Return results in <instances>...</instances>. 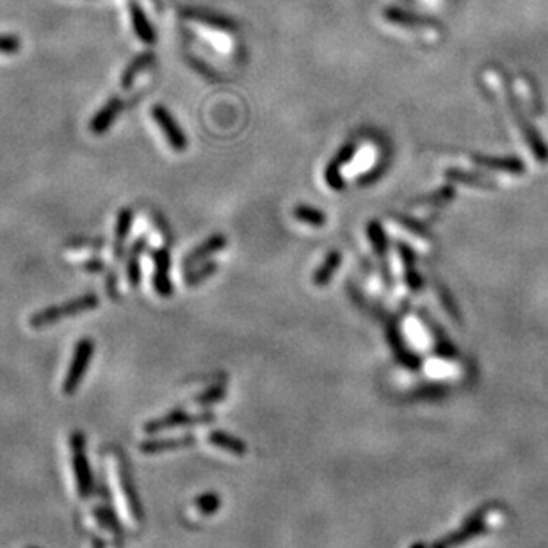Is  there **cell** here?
<instances>
[{
    "label": "cell",
    "instance_id": "1",
    "mask_svg": "<svg viewBox=\"0 0 548 548\" xmlns=\"http://www.w3.org/2000/svg\"><path fill=\"white\" fill-rule=\"evenodd\" d=\"M98 303H100L98 296H94V294H86V296L72 299L65 304L48 306V308L41 310V312H36L34 315L30 317V326H32V328H45V326L56 324V322L63 321V319L75 317L78 313L96 308Z\"/></svg>",
    "mask_w": 548,
    "mask_h": 548
},
{
    "label": "cell",
    "instance_id": "2",
    "mask_svg": "<svg viewBox=\"0 0 548 548\" xmlns=\"http://www.w3.org/2000/svg\"><path fill=\"white\" fill-rule=\"evenodd\" d=\"M505 98H507V105H509L511 109V114H513L514 121H516V125L520 127V132H522L523 139L527 141V145H529L532 154L536 155V159L543 164L548 162V146L545 145L543 137L538 134L534 125L525 118L522 105H520V102L513 94V91L505 89Z\"/></svg>",
    "mask_w": 548,
    "mask_h": 548
},
{
    "label": "cell",
    "instance_id": "3",
    "mask_svg": "<svg viewBox=\"0 0 548 548\" xmlns=\"http://www.w3.org/2000/svg\"><path fill=\"white\" fill-rule=\"evenodd\" d=\"M93 355H94V342L91 339H82L81 342L75 346L72 363H70L68 374H66L65 383H63V392H65L66 395H73L78 390L82 379L86 376V370L87 367H89Z\"/></svg>",
    "mask_w": 548,
    "mask_h": 548
},
{
    "label": "cell",
    "instance_id": "4",
    "mask_svg": "<svg viewBox=\"0 0 548 548\" xmlns=\"http://www.w3.org/2000/svg\"><path fill=\"white\" fill-rule=\"evenodd\" d=\"M86 447V438L82 433L72 434V456H73V472H75V479H77L78 495L82 498H87L93 493V474H91V465L84 452Z\"/></svg>",
    "mask_w": 548,
    "mask_h": 548
},
{
    "label": "cell",
    "instance_id": "5",
    "mask_svg": "<svg viewBox=\"0 0 548 548\" xmlns=\"http://www.w3.org/2000/svg\"><path fill=\"white\" fill-rule=\"evenodd\" d=\"M151 116H154V120L157 121V125H159L160 130L164 132V136H166L167 143L171 145L173 150L184 151L187 148V139H185L184 132L180 130V127H178V123H176L175 118L171 116V112L167 111L166 107H162V105H154Z\"/></svg>",
    "mask_w": 548,
    "mask_h": 548
},
{
    "label": "cell",
    "instance_id": "6",
    "mask_svg": "<svg viewBox=\"0 0 548 548\" xmlns=\"http://www.w3.org/2000/svg\"><path fill=\"white\" fill-rule=\"evenodd\" d=\"M123 107H125L123 98H120V96H112V98L109 100V102L96 112V114H94L93 120H91L89 123L91 132L96 134V136H102V134L107 132V130L111 129V125L116 121V118H118L120 112L123 111Z\"/></svg>",
    "mask_w": 548,
    "mask_h": 548
},
{
    "label": "cell",
    "instance_id": "7",
    "mask_svg": "<svg viewBox=\"0 0 548 548\" xmlns=\"http://www.w3.org/2000/svg\"><path fill=\"white\" fill-rule=\"evenodd\" d=\"M155 262V274H154V285L157 294L167 297L171 296L173 285L169 280V251L167 249H159L154 253Z\"/></svg>",
    "mask_w": 548,
    "mask_h": 548
},
{
    "label": "cell",
    "instance_id": "8",
    "mask_svg": "<svg viewBox=\"0 0 548 548\" xmlns=\"http://www.w3.org/2000/svg\"><path fill=\"white\" fill-rule=\"evenodd\" d=\"M472 162L479 164L483 167H489V169H498V171H507L520 175L525 171L522 160L518 157H486V155H474Z\"/></svg>",
    "mask_w": 548,
    "mask_h": 548
},
{
    "label": "cell",
    "instance_id": "9",
    "mask_svg": "<svg viewBox=\"0 0 548 548\" xmlns=\"http://www.w3.org/2000/svg\"><path fill=\"white\" fill-rule=\"evenodd\" d=\"M356 154V146L352 145H346L342 148V150L339 151V155L335 157L333 160H331V164L328 166V169H326V180H328V184H330L331 189H337V191H342L344 189V180L340 178V166H344V164H347L349 160L352 159V155Z\"/></svg>",
    "mask_w": 548,
    "mask_h": 548
},
{
    "label": "cell",
    "instance_id": "10",
    "mask_svg": "<svg viewBox=\"0 0 548 548\" xmlns=\"http://www.w3.org/2000/svg\"><path fill=\"white\" fill-rule=\"evenodd\" d=\"M130 17H132V23H134V30H136L137 38L141 39L143 43L146 45H154L157 36H155V30L151 27L150 20L145 14V11L141 9V6L137 2H130Z\"/></svg>",
    "mask_w": 548,
    "mask_h": 548
},
{
    "label": "cell",
    "instance_id": "11",
    "mask_svg": "<svg viewBox=\"0 0 548 548\" xmlns=\"http://www.w3.org/2000/svg\"><path fill=\"white\" fill-rule=\"evenodd\" d=\"M224 244H226V239H224V235L210 237V239L205 240L203 244L198 246L193 253H189L187 258H185V262H184L185 269L196 266L198 262H203L205 258H209L210 255H214V253L221 251V249L224 248Z\"/></svg>",
    "mask_w": 548,
    "mask_h": 548
},
{
    "label": "cell",
    "instance_id": "12",
    "mask_svg": "<svg viewBox=\"0 0 548 548\" xmlns=\"http://www.w3.org/2000/svg\"><path fill=\"white\" fill-rule=\"evenodd\" d=\"M154 59L155 54H151V52H145L141 56L134 57V59L129 63V66L125 68L123 75H121V87H123V89H130V87L134 86V82H136L137 75H139L145 68H148V66L154 63Z\"/></svg>",
    "mask_w": 548,
    "mask_h": 548
},
{
    "label": "cell",
    "instance_id": "13",
    "mask_svg": "<svg viewBox=\"0 0 548 548\" xmlns=\"http://www.w3.org/2000/svg\"><path fill=\"white\" fill-rule=\"evenodd\" d=\"M134 214L130 209H123L118 214V221H116V230H114V255L120 257L121 249H123L125 239L129 237L130 226H132Z\"/></svg>",
    "mask_w": 548,
    "mask_h": 548
},
{
    "label": "cell",
    "instance_id": "14",
    "mask_svg": "<svg viewBox=\"0 0 548 548\" xmlns=\"http://www.w3.org/2000/svg\"><path fill=\"white\" fill-rule=\"evenodd\" d=\"M196 420H203V419H194L191 415H185L182 411H173L167 417L159 420H154V422H148L145 425L146 433H155V431H160V429H167L173 428V425H182V424H189V422H196Z\"/></svg>",
    "mask_w": 548,
    "mask_h": 548
},
{
    "label": "cell",
    "instance_id": "15",
    "mask_svg": "<svg viewBox=\"0 0 548 548\" xmlns=\"http://www.w3.org/2000/svg\"><path fill=\"white\" fill-rule=\"evenodd\" d=\"M146 246V240L139 239L136 244L132 246V251L129 255V262H127V274H129V282L132 285V288H136L141 282V267H139V257H141L143 249Z\"/></svg>",
    "mask_w": 548,
    "mask_h": 548
},
{
    "label": "cell",
    "instance_id": "16",
    "mask_svg": "<svg viewBox=\"0 0 548 548\" xmlns=\"http://www.w3.org/2000/svg\"><path fill=\"white\" fill-rule=\"evenodd\" d=\"M445 176L449 180L452 182H461V184H468V185H476V187H483V189H493L495 187V182L484 178V176L476 175V173H468V171H461V169H447Z\"/></svg>",
    "mask_w": 548,
    "mask_h": 548
},
{
    "label": "cell",
    "instance_id": "17",
    "mask_svg": "<svg viewBox=\"0 0 548 548\" xmlns=\"http://www.w3.org/2000/svg\"><path fill=\"white\" fill-rule=\"evenodd\" d=\"M399 251H401L404 267H406L408 285H410V288L413 292L420 291V288H422V280H420L419 273L415 271V255H413V251H411L410 248H406V246H403V244L399 246Z\"/></svg>",
    "mask_w": 548,
    "mask_h": 548
},
{
    "label": "cell",
    "instance_id": "18",
    "mask_svg": "<svg viewBox=\"0 0 548 548\" xmlns=\"http://www.w3.org/2000/svg\"><path fill=\"white\" fill-rule=\"evenodd\" d=\"M340 260H342V257H340L339 251L330 253L328 258L324 260V264L313 274V283L315 285H326V283L330 282V278L335 274L337 267L340 266Z\"/></svg>",
    "mask_w": 548,
    "mask_h": 548
},
{
    "label": "cell",
    "instance_id": "19",
    "mask_svg": "<svg viewBox=\"0 0 548 548\" xmlns=\"http://www.w3.org/2000/svg\"><path fill=\"white\" fill-rule=\"evenodd\" d=\"M294 215H296L297 221H301V223H306V224H312V226H322V224H326L324 212H321V210L313 209V207H308V205L296 207V210H294Z\"/></svg>",
    "mask_w": 548,
    "mask_h": 548
},
{
    "label": "cell",
    "instance_id": "20",
    "mask_svg": "<svg viewBox=\"0 0 548 548\" xmlns=\"http://www.w3.org/2000/svg\"><path fill=\"white\" fill-rule=\"evenodd\" d=\"M368 239H370V242H372L374 249H376V253L379 255V258L385 262L386 237H385V231H383L381 224L376 223V221H372V223L368 224Z\"/></svg>",
    "mask_w": 548,
    "mask_h": 548
},
{
    "label": "cell",
    "instance_id": "21",
    "mask_svg": "<svg viewBox=\"0 0 548 548\" xmlns=\"http://www.w3.org/2000/svg\"><path fill=\"white\" fill-rule=\"evenodd\" d=\"M452 198H454V187L445 185V187L440 189L438 193L420 198V200H417L415 203H419V205H445V203H449Z\"/></svg>",
    "mask_w": 548,
    "mask_h": 548
},
{
    "label": "cell",
    "instance_id": "22",
    "mask_svg": "<svg viewBox=\"0 0 548 548\" xmlns=\"http://www.w3.org/2000/svg\"><path fill=\"white\" fill-rule=\"evenodd\" d=\"M94 518L98 520V522L102 523L105 529H109V531L116 532V534H120L121 532L120 523H118L114 513H112L109 507H96V509H94Z\"/></svg>",
    "mask_w": 548,
    "mask_h": 548
},
{
    "label": "cell",
    "instance_id": "23",
    "mask_svg": "<svg viewBox=\"0 0 548 548\" xmlns=\"http://www.w3.org/2000/svg\"><path fill=\"white\" fill-rule=\"evenodd\" d=\"M215 269H218V266H215L214 262H207L205 266H202L198 271H194V273L187 274L185 282H187V285H198V283H202L203 280L209 278V276H212L215 273Z\"/></svg>",
    "mask_w": 548,
    "mask_h": 548
},
{
    "label": "cell",
    "instance_id": "24",
    "mask_svg": "<svg viewBox=\"0 0 548 548\" xmlns=\"http://www.w3.org/2000/svg\"><path fill=\"white\" fill-rule=\"evenodd\" d=\"M184 440H166V441H143L141 443V450L143 452H159V450H166V449H176V447L184 445L182 441Z\"/></svg>",
    "mask_w": 548,
    "mask_h": 548
},
{
    "label": "cell",
    "instance_id": "25",
    "mask_svg": "<svg viewBox=\"0 0 548 548\" xmlns=\"http://www.w3.org/2000/svg\"><path fill=\"white\" fill-rule=\"evenodd\" d=\"M22 48L20 39L14 36H0V54H17Z\"/></svg>",
    "mask_w": 548,
    "mask_h": 548
},
{
    "label": "cell",
    "instance_id": "26",
    "mask_svg": "<svg viewBox=\"0 0 548 548\" xmlns=\"http://www.w3.org/2000/svg\"><path fill=\"white\" fill-rule=\"evenodd\" d=\"M440 297H441V303H443V306H445V308L449 310L450 317L454 319V321H459L458 308L454 306V303H452V299H450L449 294H445V292H443V288H440Z\"/></svg>",
    "mask_w": 548,
    "mask_h": 548
}]
</instances>
